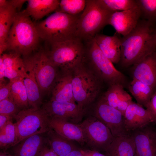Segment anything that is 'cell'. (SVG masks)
Segmentation results:
<instances>
[{
  "instance_id": "cell-1",
  "label": "cell",
  "mask_w": 156,
  "mask_h": 156,
  "mask_svg": "<svg viewBox=\"0 0 156 156\" xmlns=\"http://www.w3.org/2000/svg\"><path fill=\"white\" fill-rule=\"evenodd\" d=\"M121 58L123 68L131 67L156 50V28L153 23L141 19L127 35L121 38Z\"/></svg>"
},
{
  "instance_id": "cell-2",
  "label": "cell",
  "mask_w": 156,
  "mask_h": 156,
  "mask_svg": "<svg viewBox=\"0 0 156 156\" xmlns=\"http://www.w3.org/2000/svg\"><path fill=\"white\" fill-rule=\"evenodd\" d=\"M40 38L35 23L25 10L16 14L9 32L7 49L23 57L37 49Z\"/></svg>"
},
{
  "instance_id": "cell-3",
  "label": "cell",
  "mask_w": 156,
  "mask_h": 156,
  "mask_svg": "<svg viewBox=\"0 0 156 156\" xmlns=\"http://www.w3.org/2000/svg\"><path fill=\"white\" fill-rule=\"evenodd\" d=\"M80 15L56 11L44 20L35 23L40 38L50 44L76 38L77 24Z\"/></svg>"
},
{
  "instance_id": "cell-4",
  "label": "cell",
  "mask_w": 156,
  "mask_h": 156,
  "mask_svg": "<svg viewBox=\"0 0 156 156\" xmlns=\"http://www.w3.org/2000/svg\"><path fill=\"white\" fill-rule=\"evenodd\" d=\"M91 70L83 61L70 71L75 100L80 109L84 112L95 99L101 88L102 81Z\"/></svg>"
},
{
  "instance_id": "cell-5",
  "label": "cell",
  "mask_w": 156,
  "mask_h": 156,
  "mask_svg": "<svg viewBox=\"0 0 156 156\" xmlns=\"http://www.w3.org/2000/svg\"><path fill=\"white\" fill-rule=\"evenodd\" d=\"M112 13L104 7L99 0H86L85 8L78 21L76 37L84 42L94 38L108 25Z\"/></svg>"
},
{
  "instance_id": "cell-6",
  "label": "cell",
  "mask_w": 156,
  "mask_h": 156,
  "mask_svg": "<svg viewBox=\"0 0 156 156\" xmlns=\"http://www.w3.org/2000/svg\"><path fill=\"white\" fill-rule=\"evenodd\" d=\"M84 57L94 73L102 81L109 86L119 84L125 88L128 86L127 77L117 70L113 64L103 54L94 38L84 42Z\"/></svg>"
},
{
  "instance_id": "cell-7",
  "label": "cell",
  "mask_w": 156,
  "mask_h": 156,
  "mask_svg": "<svg viewBox=\"0 0 156 156\" xmlns=\"http://www.w3.org/2000/svg\"><path fill=\"white\" fill-rule=\"evenodd\" d=\"M50 45V49L47 51L49 59L63 71H71L83 61L84 43L77 37Z\"/></svg>"
},
{
  "instance_id": "cell-8",
  "label": "cell",
  "mask_w": 156,
  "mask_h": 156,
  "mask_svg": "<svg viewBox=\"0 0 156 156\" xmlns=\"http://www.w3.org/2000/svg\"><path fill=\"white\" fill-rule=\"evenodd\" d=\"M14 119L16 137L15 144L30 136L45 133L50 128L49 117L41 108L21 110Z\"/></svg>"
},
{
  "instance_id": "cell-9",
  "label": "cell",
  "mask_w": 156,
  "mask_h": 156,
  "mask_svg": "<svg viewBox=\"0 0 156 156\" xmlns=\"http://www.w3.org/2000/svg\"><path fill=\"white\" fill-rule=\"evenodd\" d=\"M78 124L85 143L92 150L104 152L115 138L105 125L93 116Z\"/></svg>"
},
{
  "instance_id": "cell-10",
  "label": "cell",
  "mask_w": 156,
  "mask_h": 156,
  "mask_svg": "<svg viewBox=\"0 0 156 156\" xmlns=\"http://www.w3.org/2000/svg\"><path fill=\"white\" fill-rule=\"evenodd\" d=\"M105 125L114 137L129 135L126 130L124 116L101 97L96 103L92 116Z\"/></svg>"
},
{
  "instance_id": "cell-11",
  "label": "cell",
  "mask_w": 156,
  "mask_h": 156,
  "mask_svg": "<svg viewBox=\"0 0 156 156\" xmlns=\"http://www.w3.org/2000/svg\"><path fill=\"white\" fill-rule=\"evenodd\" d=\"M32 55L40 93L47 92L51 90L57 77V68L50 60L47 51L40 50Z\"/></svg>"
},
{
  "instance_id": "cell-12",
  "label": "cell",
  "mask_w": 156,
  "mask_h": 156,
  "mask_svg": "<svg viewBox=\"0 0 156 156\" xmlns=\"http://www.w3.org/2000/svg\"><path fill=\"white\" fill-rule=\"evenodd\" d=\"M40 108L49 118H59L75 124L81 122L84 112L76 103L51 100L43 103Z\"/></svg>"
},
{
  "instance_id": "cell-13",
  "label": "cell",
  "mask_w": 156,
  "mask_h": 156,
  "mask_svg": "<svg viewBox=\"0 0 156 156\" xmlns=\"http://www.w3.org/2000/svg\"><path fill=\"white\" fill-rule=\"evenodd\" d=\"M138 156H156V123L151 122L129 132Z\"/></svg>"
},
{
  "instance_id": "cell-14",
  "label": "cell",
  "mask_w": 156,
  "mask_h": 156,
  "mask_svg": "<svg viewBox=\"0 0 156 156\" xmlns=\"http://www.w3.org/2000/svg\"><path fill=\"white\" fill-rule=\"evenodd\" d=\"M25 69L21 77L26 87L28 97L29 108H40L43 103L35 73L32 55L23 57Z\"/></svg>"
},
{
  "instance_id": "cell-15",
  "label": "cell",
  "mask_w": 156,
  "mask_h": 156,
  "mask_svg": "<svg viewBox=\"0 0 156 156\" xmlns=\"http://www.w3.org/2000/svg\"><path fill=\"white\" fill-rule=\"evenodd\" d=\"M48 145L45 133L26 138L6 150L12 156H40Z\"/></svg>"
},
{
  "instance_id": "cell-16",
  "label": "cell",
  "mask_w": 156,
  "mask_h": 156,
  "mask_svg": "<svg viewBox=\"0 0 156 156\" xmlns=\"http://www.w3.org/2000/svg\"><path fill=\"white\" fill-rule=\"evenodd\" d=\"M141 18V14L138 6L128 10L113 13L108 25H112L116 32L125 36L136 27Z\"/></svg>"
},
{
  "instance_id": "cell-17",
  "label": "cell",
  "mask_w": 156,
  "mask_h": 156,
  "mask_svg": "<svg viewBox=\"0 0 156 156\" xmlns=\"http://www.w3.org/2000/svg\"><path fill=\"white\" fill-rule=\"evenodd\" d=\"M130 67L133 79L142 81L156 90V50Z\"/></svg>"
},
{
  "instance_id": "cell-18",
  "label": "cell",
  "mask_w": 156,
  "mask_h": 156,
  "mask_svg": "<svg viewBox=\"0 0 156 156\" xmlns=\"http://www.w3.org/2000/svg\"><path fill=\"white\" fill-rule=\"evenodd\" d=\"M151 122H154L151 114L142 106L133 101L127 108L124 116V123L129 133Z\"/></svg>"
},
{
  "instance_id": "cell-19",
  "label": "cell",
  "mask_w": 156,
  "mask_h": 156,
  "mask_svg": "<svg viewBox=\"0 0 156 156\" xmlns=\"http://www.w3.org/2000/svg\"><path fill=\"white\" fill-rule=\"evenodd\" d=\"M116 32L109 36L98 33L94 39L100 49L113 64L119 63L121 58V37Z\"/></svg>"
},
{
  "instance_id": "cell-20",
  "label": "cell",
  "mask_w": 156,
  "mask_h": 156,
  "mask_svg": "<svg viewBox=\"0 0 156 156\" xmlns=\"http://www.w3.org/2000/svg\"><path fill=\"white\" fill-rule=\"evenodd\" d=\"M64 73L57 77L51 89L50 100L59 102L76 103L71 84L70 71H63Z\"/></svg>"
},
{
  "instance_id": "cell-21",
  "label": "cell",
  "mask_w": 156,
  "mask_h": 156,
  "mask_svg": "<svg viewBox=\"0 0 156 156\" xmlns=\"http://www.w3.org/2000/svg\"><path fill=\"white\" fill-rule=\"evenodd\" d=\"M48 122L51 128L64 137L76 141L81 146L85 143L82 130L78 124L59 118L49 117Z\"/></svg>"
},
{
  "instance_id": "cell-22",
  "label": "cell",
  "mask_w": 156,
  "mask_h": 156,
  "mask_svg": "<svg viewBox=\"0 0 156 156\" xmlns=\"http://www.w3.org/2000/svg\"><path fill=\"white\" fill-rule=\"evenodd\" d=\"M0 8V55L7 50L8 35L15 17L18 12L11 3Z\"/></svg>"
},
{
  "instance_id": "cell-23",
  "label": "cell",
  "mask_w": 156,
  "mask_h": 156,
  "mask_svg": "<svg viewBox=\"0 0 156 156\" xmlns=\"http://www.w3.org/2000/svg\"><path fill=\"white\" fill-rule=\"evenodd\" d=\"M104 153L106 156H134L135 143L129 134L115 137Z\"/></svg>"
},
{
  "instance_id": "cell-24",
  "label": "cell",
  "mask_w": 156,
  "mask_h": 156,
  "mask_svg": "<svg viewBox=\"0 0 156 156\" xmlns=\"http://www.w3.org/2000/svg\"><path fill=\"white\" fill-rule=\"evenodd\" d=\"M25 10L35 20L40 19L58 8L60 1L58 0H29Z\"/></svg>"
},
{
  "instance_id": "cell-25",
  "label": "cell",
  "mask_w": 156,
  "mask_h": 156,
  "mask_svg": "<svg viewBox=\"0 0 156 156\" xmlns=\"http://www.w3.org/2000/svg\"><path fill=\"white\" fill-rule=\"evenodd\" d=\"M46 135L49 146L57 156H65L72 151L79 149L72 141L62 136L50 128Z\"/></svg>"
},
{
  "instance_id": "cell-26",
  "label": "cell",
  "mask_w": 156,
  "mask_h": 156,
  "mask_svg": "<svg viewBox=\"0 0 156 156\" xmlns=\"http://www.w3.org/2000/svg\"><path fill=\"white\" fill-rule=\"evenodd\" d=\"M0 55L3 58L5 68V77L10 80L21 78L25 69L24 62L21 55L11 51Z\"/></svg>"
},
{
  "instance_id": "cell-27",
  "label": "cell",
  "mask_w": 156,
  "mask_h": 156,
  "mask_svg": "<svg viewBox=\"0 0 156 156\" xmlns=\"http://www.w3.org/2000/svg\"><path fill=\"white\" fill-rule=\"evenodd\" d=\"M128 90L137 103L146 108L155 90L139 80L133 79L128 84Z\"/></svg>"
},
{
  "instance_id": "cell-28",
  "label": "cell",
  "mask_w": 156,
  "mask_h": 156,
  "mask_svg": "<svg viewBox=\"0 0 156 156\" xmlns=\"http://www.w3.org/2000/svg\"><path fill=\"white\" fill-rule=\"evenodd\" d=\"M10 82L11 90L9 96L21 110L29 108L27 92L22 78H15Z\"/></svg>"
},
{
  "instance_id": "cell-29",
  "label": "cell",
  "mask_w": 156,
  "mask_h": 156,
  "mask_svg": "<svg viewBox=\"0 0 156 156\" xmlns=\"http://www.w3.org/2000/svg\"><path fill=\"white\" fill-rule=\"evenodd\" d=\"M16 142L15 125L12 121L0 130V150H6L14 145Z\"/></svg>"
},
{
  "instance_id": "cell-30",
  "label": "cell",
  "mask_w": 156,
  "mask_h": 156,
  "mask_svg": "<svg viewBox=\"0 0 156 156\" xmlns=\"http://www.w3.org/2000/svg\"><path fill=\"white\" fill-rule=\"evenodd\" d=\"M86 3L85 0H62L56 11L75 16L83 12Z\"/></svg>"
},
{
  "instance_id": "cell-31",
  "label": "cell",
  "mask_w": 156,
  "mask_h": 156,
  "mask_svg": "<svg viewBox=\"0 0 156 156\" xmlns=\"http://www.w3.org/2000/svg\"><path fill=\"white\" fill-rule=\"evenodd\" d=\"M124 88L119 84L110 85L101 97L108 105L116 109L125 91Z\"/></svg>"
},
{
  "instance_id": "cell-32",
  "label": "cell",
  "mask_w": 156,
  "mask_h": 156,
  "mask_svg": "<svg viewBox=\"0 0 156 156\" xmlns=\"http://www.w3.org/2000/svg\"><path fill=\"white\" fill-rule=\"evenodd\" d=\"M141 18L151 22L156 21V0H135Z\"/></svg>"
},
{
  "instance_id": "cell-33",
  "label": "cell",
  "mask_w": 156,
  "mask_h": 156,
  "mask_svg": "<svg viewBox=\"0 0 156 156\" xmlns=\"http://www.w3.org/2000/svg\"><path fill=\"white\" fill-rule=\"evenodd\" d=\"M105 9L114 13L128 10L137 6L135 0H99Z\"/></svg>"
},
{
  "instance_id": "cell-34",
  "label": "cell",
  "mask_w": 156,
  "mask_h": 156,
  "mask_svg": "<svg viewBox=\"0 0 156 156\" xmlns=\"http://www.w3.org/2000/svg\"><path fill=\"white\" fill-rule=\"evenodd\" d=\"M21 110L9 96L0 101V114L9 115L14 119L16 116Z\"/></svg>"
},
{
  "instance_id": "cell-35",
  "label": "cell",
  "mask_w": 156,
  "mask_h": 156,
  "mask_svg": "<svg viewBox=\"0 0 156 156\" xmlns=\"http://www.w3.org/2000/svg\"><path fill=\"white\" fill-rule=\"evenodd\" d=\"M133 101L131 96L125 90L116 109L120 111L124 116L127 108Z\"/></svg>"
},
{
  "instance_id": "cell-36",
  "label": "cell",
  "mask_w": 156,
  "mask_h": 156,
  "mask_svg": "<svg viewBox=\"0 0 156 156\" xmlns=\"http://www.w3.org/2000/svg\"><path fill=\"white\" fill-rule=\"evenodd\" d=\"M11 90V84L10 82L0 83V101L5 99L10 96Z\"/></svg>"
},
{
  "instance_id": "cell-37",
  "label": "cell",
  "mask_w": 156,
  "mask_h": 156,
  "mask_svg": "<svg viewBox=\"0 0 156 156\" xmlns=\"http://www.w3.org/2000/svg\"><path fill=\"white\" fill-rule=\"evenodd\" d=\"M146 108L150 112L153 117L154 122L156 123V90Z\"/></svg>"
},
{
  "instance_id": "cell-38",
  "label": "cell",
  "mask_w": 156,
  "mask_h": 156,
  "mask_svg": "<svg viewBox=\"0 0 156 156\" xmlns=\"http://www.w3.org/2000/svg\"><path fill=\"white\" fill-rule=\"evenodd\" d=\"M12 116L4 114H0V130L9 122L13 121Z\"/></svg>"
},
{
  "instance_id": "cell-39",
  "label": "cell",
  "mask_w": 156,
  "mask_h": 156,
  "mask_svg": "<svg viewBox=\"0 0 156 156\" xmlns=\"http://www.w3.org/2000/svg\"><path fill=\"white\" fill-rule=\"evenodd\" d=\"M82 156H106L104 154L93 150H81Z\"/></svg>"
},
{
  "instance_id": "cell-40",
  "label": "cell",
  "mask_w": 156,
  "mask_h": 156,
  "mask_svg": "<svg viewBox=\"0 0 156 156\" xmlns=\"http://www.w3.org/2000/svg\"><path fill=\"white\" fill-rule=\"evenodd\" d=\"M5 68L3 63V58L0 55V83L5 82Z\"/></svg>"
},
{
  "instance_id": "cell-41",
  "label": "cell",
  "mask_w": 156,
  "mask_h": 156,
  "mask_svg": "<svg viewBox=\"0 0 156 156\" xmlns=\"http://www.w3.org/2000/svg\"><path fill=\"white\" fill-rule=\"evenodd\" d=\"M10 1L11 4L20 12L23 5L27 0H11Z\"/></svg>"
},
{
  "instance_id": "cell-42",
  "label": "cell",
  "mask_w": 156,
  "mask_h": 156,
  "mask_svg": "<svg viewBox=\"0 0 156 156\" xmlns=\"http://www.w3.org/2000/svg\"><path fill=\"white\" fill-rule=\"evenodd\" d=\"M40 156H57V155L48 145L44 149Z\"/></svg>"
},
{
  "instance_id": "cell-43",
  "label": "cell",
  "mask_w": 156,
  "mask_h": 156,
  "mask_svg": "<svg viewBox=\"0 0 156 156\" xmlns=\"http://www.w3.org/2000/svg\"><path fill=\"white\" fill-rule=\"evenodd\" d=\"M81 150H77L71 151L65 156H82Z\"/></svg>"
},
{
  "instance_id": "cell-44",
  "label": "cell",
  "mask_w": 156,
  "mask_h": 156,
  "mask_svg": "<svg viewBox=\"0 0 156 156\" xmlns=\"http://www.w3.org/2000/svg\"><path fill=\"white\" fill-rule=\"evenodd\" d=\"M0 156H12L7 150H0Z\"/></svg>"
},
{
  "instance_id": "cell-45",
  "label": "cell",
  "mask_w": 156,
  "mask_h": 156,
  "mask_svg": "<svg viewBox=\"0 0 156 156\" xmlns=\"http://www.w3.org/2000/svg\"><path fill=\"white\" fill-rule=\"evenodd\" d=\"M134 156H138L136 154V153H135V154Z\"/></svg>"
}]
</instances>
